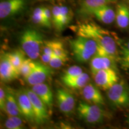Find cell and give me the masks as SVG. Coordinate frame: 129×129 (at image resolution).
Wrapping results in <instances>:
<instances>
[{"mask_svg":"<svg viewBox=\"0 0 129 129\" xmlns=\"http://www.w3.org/2000/svg\"><path fill=\"white\" fill-rule=\"evenodd\" d=\"M78 36L90 38L98 45L97 55L106 56L115 59H118L117 44L108 30L101 28L91 22H85L77 27Z\"/></svg>","mask_w":129,"mask_h":129,"instance_id":"6da1fadb","label":"cell"},{"mask_svg":"<svg viewBox=\"0 0 129 129\" xmlns=\"http://www.w3.org/2000/svg\"><path fill=\"white\" fill-rule=\"evenodd\" d=\"M20 45L25 54L31 59H36L40 55L43 45V36L39 32L26 29L20 36Z\"/></svg>","mask_w":129,"mask_h":129,"instance_id":"7a4b0ae2","label":"cell"},{"mask_svg":"<svg viewBox=\"0 0 129 129\" xmlns=\"http://www.w3.org/2000/svg\"><path fill=\"white\" fill-rule=\"evenodd\" d=\"M74 56L79 62H86L96 54L98 45L94 40L78 36L71 41Z\"/></svg>","mask_w":129,"mask_h":129,"instance_id":"3957f363","label":"cell"},{"mask_svg":"<svg viewBox=\"0 0 129 129\" xmlns=\"http://www.w3.org/2000/svg\"><path fill=\"white\" fill-rule=\"evenodd\" d=\"M107 96L113 106L117 108L129 106V88L123 81L116 83L108 90Z\"/></svg>","mask_w":129,"mask_h":129,"instance_id":"277c9868","label":"cell"},{"mask_svg":"<svg viewBox=\"0 0 129 129\" xmlns=\"http://www.w3.org/2000/svg\"><path fill=\"white\" fill-rule=\"evenodd\" d=\"M77 112L80 118L89 124L100 123L105 117V112L101 106L84 102H80L77 107Z\"/></svg>","mask_w":129,"mask_h":129,"instance_id":"5b68a950","label":"cell"},{"mask_svg":"<svg viewBox=\"0 0 129 129\" xmlns=\"http://www.w3.org/2000/svg\"><path fill=\"white\" fill-rule=\"evenodd\" d=\"M25 90L31 102L35 122L38 124L45 123L48 118V109L47 106L32 89H25Z\"/></svg>","mask_w":129,"mask_h":129,"instance_id":"8992f818","label":"cell"},{"mask_svg":"<svg viewBox=\"0 0 129 129\" xmlns=\"http://www.w3.org/2000/svg\"><path fill=\"white\" fill-rule=\"evenodd\" d=\"M97 86L106 90L118 81V77L113 68L101 69L93 74Z\"/></svg>","mask_w":129,"mask_h":129,"instance_id":"52a82bcc","label":"cell"},{"mask_svg":"<svg viewBox=\"0 0 129 129\" xmlns=\"http://www.w3.org/2000/svg\"><path fill=\"white\" fill-rule=\"evenodd\" d=\"M51 73V71L50 68L41 63L35 62L34 69L25 79L29 84L34 85L44 83Z\"/></svg>","mask_w":129,"mask_h":129,"instance_id":"ba28073f","label":"cell"},{"mask_svg":"<svg viewBox=\"0 0 129 129\" xmlns=\"http://www.w3.org/2000/svg\"><path fill=\"white\" fill-rule=\"evenodd\" d=\"M26 0H5L0 3V17L5 19L21 12L25 6Z\"/></svg>","mask_w":129,"mask_h":129,"instance_id":"9c48e42d","label":"cell"},{"mask_svg":"<svg viewBox=\"0 0 129 129\" xmlns=\"http://www.w3.org/2000/svg\"><path fill=\"white\" fill-rule=\"evenodd\" d=\"M19 107L21 114L29 121H35L34 114L31 102L25 90H20L16 93Z\"/></svg>","mask_w":129,"mask_h":129,"instance_id":"30bf717a","label":"cell"},{"mask_svg":"<svg viewBox=\"0 0 129 129\" xmlns=\"http://www.w3.org/2000/svg\"><path fill=\"white\" fill-rule=\"evenodd\" d=\"M20 75L18 71L10 62L7 54L1 56L0 60V77L1 81L9 82L15 80Z\"/></svg>","mask_w":129,"mask_h":129,"instance_id":"8fae6325","label":"cell"},{"mask_svg":"<svg viewBox=\"0 0 129 129\" xmlns=\"http://www.w3.org/2000/svg\"><path fill=\"white\" fill-rule=\"evenodd\" d=\"M57 103L60 111L65 114H69L75 107V98L67 90L59 89L56 94Z\"/></svg>","mask_w":129,"mask_h":129,"instance_id":"7c38bea8","label":"cell"},{"mask_svg":"<svg viewBox=\"0 0 129 129\" xmlns=\"http://www.w3.org/2000/svg\"><path fill=\"white\" fill-rule=\"evenodd\" d=\"M81 94L85 101L89 104L97 105L100 106L105 104L104 98L100 90L92 84L90 83L85 85L82 88Z\"/></svg>","mask_w":129,"mask_h":129,"instance_id":"4fadbf2b","label":"cell"},{"mask_svg":"<svg viewBox=\"0 0 129 129\" xmlns=\"http://www.w3.org/2000/svg\"><path fill=\"white\" fill-rule=\"evenodd\" d=\"M32 91L44 103L47 108L51 111L53 108V96L51 88L44 83L32 85Z\"/></svg>","mask_w":129,"mask_h":129,"instance_id":"5bb4252c","label":"cell"},{"mask_svg":"<svg viewBox=\"0 0 129 129\" xmlns=\"http://www.w3.org/2000/svg\"><path fill=\"white\" fill-rule=\"evenodd\" d=\"M115 59L111 57L95 54L90 61V69L91 73L93 74L101 69H114L115 67Z\"/></svg>","mask_w":129,"mask_h":129,"instance_id":"9a60e30c","label":"cell"},{"mask_svg":"<svg viewBox=\"0 0 129 129\" xmlns=\"http://www.w3.org/2000/svg\"><path fill=\"white\" fill-rule=\"evenodd\" d=\"M91 14L94 15L98 20L105 24L112 23L115 20V12L107 5L94 9Z\"/></svg>","mask_w":129,"mask_h":129,"instance_id":"2e32d148","label":"cell"},{"mask_svg":"<svg viewBox=\"0 0 129 129\" xmlns=\"http://www.w3.org/2000/svg\"><path fill=\"white\" fill-rule=\"evenodd\" d=\"M3 111L8 116H19L21 114L16 96L10 90L6 91V104Z\"/></svg>","mask_w":129,"mask_h":129,"instance_id":"e0dca14e","label":"cell"},{"mask_svg":"<svg viewBox=\"0 0 129 129\" xmlns=\"http://www.w3.org/2000/svg\"><path fill=\"white\" fill-rule=\"evenodd\" d=\"M89 76L87 73L83 72L80 75L68 78H62L64 84L73 89H81L87 84Z\"/></svg>","mask_w":129,"mask_h":129,"instance_id":"ac0fdd59","label":"cell"},{"mask_svg":"<svg viewBox=\"0 0 129 129\" xmlns=\"http://www.w3.org/2000/svg\"><path fill=\"white\" fill-rule=\"evenodd\" d=\"M115 20L119 28L124 29L129 25V9L124 4L117 6L115 13Z\"/></svg>","mask_w":129,"mask_h":129,"instance_id":"d6986e66","label":"cell"},{"mask_svg":"<svg viewBox=\"0 0 129 129\" xmlns=\"http://www.w3.org/2000/svg\"><path fill=\"white\" fill-rule=\"evenodd\" d=\"M115 0H83L81 6L80 12L83 14H91L97 8L107 5Z\"/></svg>","mask_w":129,"mask_h":129,"instance_id":"ffe728a7","label":"cell"},{"mask_svg":"<svg viewBox=\"0 0 129 129\" xmlns=\"http://www.w3.org/2000/svg\"><path fill=\"white\" fill-rule=\"evenodd\" d=\"M24 54H25V53H24L23 51H22L20 50H16L6 54L8 58H9L10 62L18 71L20 66L22 65V63L25 59Z\"/></svg>","mask_w":129,"mask_h":129,"instance_id":"44dd1931","label":"cell"},{"mask_svg":"<svg viewBox=\"0 0 129 129\" xmlns=\"http://www.w3.org/2000/svg\"><path fill=\"white\" fill-rule=\"evenodd\" d=\"M118 60L122 68L124 70L129 69V41L125 43L121 47Z\"/></svg>","mask_w":129,"mask_h":129,"instance_id":"7402d4cb","label":"cell"},{"mask_svg":"<svg viewBox=\"0 0 129 129\" xmlns=\"http://www.w3.org/2000/svg\"><path fill=\"white\" fill-rule=\"evenodd\" d=\"M32 20L34 23L41 25L46 28H50L51 26L48 24L44 16V8L37 7L34 9L32 15Z\"/></svg>","mask_w":129,"mask_h":129,"instance_id":"603a6c76","label":"cell"},{"mask_svg":"<svg viewBox=\"0 0 129 129\" xmlns=\"http://www.w3.org/2000/svg\"><path fill=\"white\" fill-rule=\"evenodd\" d=\"M4 125L8 129H21L23 127V122L19 116H9Z\"/></svg>","mask_w":129,"mask_h":129,"instance_id":"cb8c5ba5","label":"cell"},{"mask_svg":"<svg viewBox=\"0 0 129 129\" xmlns=\"http://www.w3.org/2000/svg\"><path fill=\"white\" fill-rule=\"evenodd\" d=\"M35 62H34L30 58L25 59L19 68V71L20 75L26 78L31 72L35 67Z\"/></svg>","mask_w":129,"mask_h":129,"instance_id":"d4e9b609","label":"cell"},{"mask_svg":"<svg viewBox=\"0 0 129 129\" xmlns=\"http://www.w3.org/2000/svg\"><path fill=\"white\" fill-rule=\"evenodd\" d=\"M52 22L57 30H61V19H62V10L61 6H56L52 10Z\"/></svg>","mask_w":129,"mask_h":129,"instance_id":"484cf974","label":"cell"},{"mask_svg":"<svg viewBox=\"0 0 129 129\" xmlns=\"http://www.w3.org/2000/svg\"><path fill=\"white\" fill-rule=\"evenodd\" d=\"M62 10V19H61V30L64 28L71 20L72 17V12L67 6H61Z\"/></svg>","mask_w":129,"mask_h":129,"instance_id":"4316f807","label":"cell"},{"mask_svg":"<svg viewBox=\"0 0 129 129\" xmlns=\"http://www.w3.org/2000/svg\"><path fill=\"white\" fill-rule=\"evenodd\" d=\"M68 60V57H61L53 54L49 62V64L53 68H59L63 66Z\"/></svg>","mask_w":129,"mask_h":129,"instance_id":"83f0119b","label":"cell"},{"mask_svg":"<svg viewBox=\"0 0 129 129\" xmlns=\"http://www.w3.org/2000/svg\"><path fill=\"white\" fill-rule=\"evenodd\" d=\"M83 73V69L78 66H72L69 67L63 74L62 78H68L80 75Z\"/></svg>","mask_w":129,"mask_h":129,"instance_id":"f1b7e54d","label":"cell"},{"mask_svg":"<svg viewBox=\"0 0 129 129\" xmlns=\"http://www.w3.org/2000/svg\"><path fill=\"white\" fill-rule=\"evenodd\" d=\"M53 54L61 57H68V53L63 43L60 41H54Z\"/></svg>","mask_w":129,"mask_h":129,"instance_id":"f546056e","label":"cell"},{"mask_svg":"<svg viewBox=\"0 0 129 129\" xmlns=\"http://www.w3.org/2000/svg\"><path fill=\"white\" fill-rule=\"evenodd\" d=\"M53 47H54V41H44L41 48L43 53L53 55Z\"/></svg>","mask_w":129,"mask_h":129,"instance_id":"4dcf8cb0","label":"cell"},{"mask_svg":"<svg viewBox=\"0 0 129 129\" xmlns=\"http://www.w3.org/2000/svg\"><path fill=\"white\" fill-rule=\"evenodd\" d=\"M6 99V91H4L3 88H0V107L1 110H4Z\"/></svg>","mask_w":129,"mask_h":129,"instance_id":"1f68e13d","label":"cell"},{"mask_svg":"<svg viewBox=\"0 0 129 129\" xmlns=\"http://www.w3.org/2000/svg\"><path fill=\"white\" fill-rule=\"evenodd\" d=\"M44 16L47 22L51 26V21L52 20V13L47 8L44 7Z\"/></svg>","mask_w":129,"mask_h":129,"instance_id":"d6a6232c","label":"cell"},{"mask_svg":"<svg viewBox=\"0 0 129 129\" xmlns=\"http://www.w3.org/2000/svg\"><path fill=\"white\" fill-rule=\"evenodd\" d=\"M53 55H50V54H43L41 55V61L44 63V64L46 63H49L50 61L51 60V58L52 57Z\"/></svg>","mask_w":129,"mask_h":129,"instance_id":"836d02e7","label":"cell"},{"mask_svg":"<svg viewBox=\"0 0 129 129\" xmlns=\"http://www.w3.org/2000/svg\"><path fill=\"white\" fill-rule=\"evenodd\" d=\"M128 124H129V118H128Z\"/></svg>","mask_w":129,"mask_h":129,"instance_id":"e575fe53","label":"cell"}]
</instances>
